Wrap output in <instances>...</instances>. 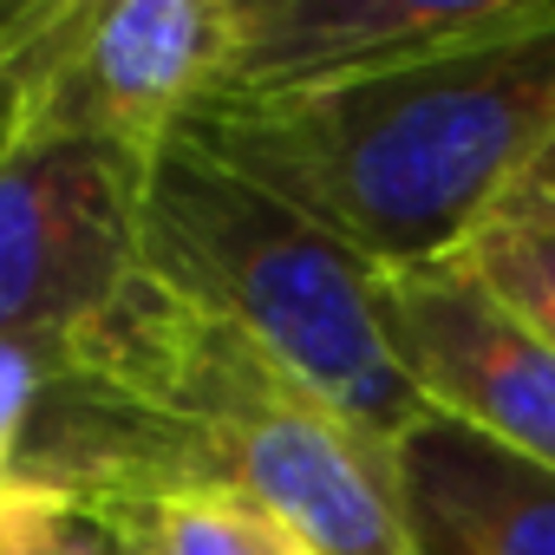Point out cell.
<instances>
[{
	"label": "cell",
	"mask_w": 555,
	"mask_h": 555,
	"mask_svg": "<svg viewBox=\"0 0 555 555\" xmlns=\"http://www.w3.org/2000/svg\"><path fill=\"white\" fill-rule=\"evenodd\" d=\"M14 483L99 516H131L170 490H235L282 509L321 555H412L392 451L151 274L66 334Z\"/></svg>",
	"instance_id": "obj_1"
},
{
	"label": "cell",
	"mask_w": 555,
	"mask_h": 555,
	"mask_svg": "<svg viewBox=\"0 0 555 555\" xmlns=\"http://www.w3.org/2000/svg\"><path fill=\"white\" fill-rule=\"evenodd\" d=\"M177 138L373 268L438 261L496 216L555 138V14L308 99H209Z\"/></svg>",
	"instance_id": "obj_2"
},
{
	"label": "cell",
	"mask_w": 555,
	"mask_h": 555,
	"mask_svg": "<svg viewBox=\"0 0 555 555\" xmlns=\"http://www.w3.org/2000/svg\"><path fill=\"white\" fill-rule=\"evenodd\" d=\"M138 274L235 327L373 444L392 451L425 418L373 321V261L183 138L144 177Z\"/></svg>",
	"instance_id": "obj_3"
},
{
	"label": "cell",
	"mask_w": 555,
	"mask_h": 555,
	"mask_svg": "<svg viewBox=\"0 0 555 555\" xmlns=\"http://www.w3.org/2000/svg\"><path fill=\"white\" fill-rule=\"evenodd\" d=\"M151 164L27 125L0 157V340H66L138 282Z\"/></svg>",
	"instance_id": "obj_4"
},
{
	"label": "cell",
	"mask_w": 555,
	"mask_h": 555,
	"mask_svg": "<svg viewBox=\"0 0 555 555\" xmlns=\"http://www.w3.org/2000/svg\"><path fill=\"white\" fill-rule=\"evenodd\" d=\"M229 27L235 0H66L34 47L27 125L157 164L216 92Z\"/></svg>",
	"instance_id": "obj_5"
},
{
	"label": "cell",
	"mask_w": 555,
	"mask_h": 555,
	"mask_svg": "<svg viewBox=\"0 0 555 555\" xmlns=\"http://www.w3.org/2000/svg\"><path fill=\"white\" fill-rule=\"evenodd\" d=\"M373 321L425 412L555 470V347L457 255L373 268Z\"/></svg>",
	"instance_id": "obj_6"
},
{
	"label": "cell",
	"mask_w": 555,
	"mask_h": 555,
	"mask_svg": "<svg viewBox=\"0 0 555 555\" xmlns=\"http://www.w3.org/2000/svg\"><path fill=\"white\" fill-rule=\"evenodd\" d=\"M548 14L555 0H235L229 60L209 99H308L522 34Z\"/></svg>",
	"instance_id": "obj_7"
},
{
	"label": "cell",
	"mask_w": 555,
	"mask_h": 555,
	"mask_svg": "<svg viewBox=\"0 0 555 555\" xmlns=\"http://www.w3.org/2000/svg\"><path fill=\"white\" fill-rule=\"evenodd\" d=\"M392 503L412 555H555V470L438 412L392 444Z\"/></svg>",
	"instance_id": "obj_8"
},
{
	"label": "cell",
	"mask_w": 555,
	"mask_h": 555,
	"mask_svg": "<svg viewBox=\"0 0 555 555\" xmlns=\"http://www.w3.org/2000/svg\"><path fill=\"white\" fill-rule=\"evenodd\" d=\"M112 522L138 555H321L282 509L235 490H170Z\"/></svg>",
	"instance_id": "obj_9"
},
{
	"label": "cell",
	"mask_w": 555,
	"mask_h": 555,
	"mask_svg": "<svg viewBox=\"0 0 555 555\" xmlns=\"http://www.w3.org/2000/svg\"><path fill=\"white\" fill-rule=\"evenodd\" d=\"M477 282L516 314L529 321L548 347H555V216L535 209H496L483 229H470L451 248Z\"/></svg>",
	"instance_id": "obj_10"
},
{
	"label": "cell",
	"mask_w": 555,
	"mask_h": 555,
	"mask_svg": "<svg viewBox=\"0 0 555 555\" xmlns=\"http://www.w3.org/2000/svg\"><path fill=\"white\" fill-rule=\"evenodd\" d=\"M0 555H138V548L112 516L73 496L14 483L0 496Z\"/></svg>",
	"instance_id": "obj_11"
},
{
	"label": "cell",
	"mask_w": 555,
	"mask_h": 555,
	"mask_svg": "<svg viewBox=\"0 0 555 555\" xmlns=\"http://www.w3.org/2000/svg\"><path fill=\"white\" fill-rule=\"evenodd\" d=\"M60 360H66V340H0V496L14 490L27 418H34L47 379L60 373Z\"/></svg>",
	"instance_id": "obj_12"
},
{
	"label": "cell",
	"mask_w": 555,
	"mask_h": 555,
	"mask_svg": "<svg viewBox=\"0 0 555 555\" xmlns=\"http://www.w3.org/2000/svg\"><path fill=\"white\" fill-rule=\"evenodd\" d=\"M40 47V40H34ZM34 47L0 60V157L14 151V138L27 131V92H34Z\"/></svg>",
	"instance_id": "obj_13"
},
{
	"label": "cell",
	"mask_w": 555,
	"mask_h": 555,
	"mask_svg": "<svg viewBox=\"0 0 555 555\" xmlns=\"http://www.w3.org/2000/svg\"><path fill=\"white\" fill-rule=\"evenodd\" d=\"M60 8H66V0H0V60L27 53L60 21Z\"/></svg>",
	"instance_id": "obj_14"
},
{
	"label": "cell",
	"mask_w": 555,
	"mask_h": 555,
	"mask_svg": "<svg viewBox=\"0 0 555 555\" xmlns=\"http://www.w3.org/2000/svg\"><path fill=\"white\" fill-rule=\"evenodd\" d=\"M496 209H535V216H555V138H548V151L516 177V190H509Z\"/></svg>",
	"instance_id": "obj_15"
}]
</instances>
